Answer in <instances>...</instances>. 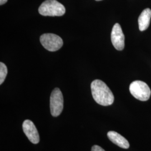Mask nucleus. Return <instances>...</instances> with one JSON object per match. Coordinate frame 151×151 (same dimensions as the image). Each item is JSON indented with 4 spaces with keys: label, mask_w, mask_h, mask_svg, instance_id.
<instances>
[{
    "label": "nucleus",
    "mask_w": 151,
    "mask_h": 151,
    "mask_svg": "<svg viewBox=\"0 0 151 151\" xmlns=\"http://www.w3.org/2000/svg\"><path fill=\"white\" fill-rule=\"evenodd\" d=\"M50 113L52 116H59L63 109V97L61 91L55 88L52 92L50 97Z\"/></svg>",
    "instance_id": "nucleus-5"
},
{
    "label": "nucleus",
    "mask_w": 151,
    "mask_h": 151,
    "mask_svg": "<svg viewBox=\"0 0 151 151\" xmlns=\"http://www.w3.org/2000/svg\"><path fill=\"white\" fill-rule=\"evenodd\" d=\"M96 1H101V0H96Z\"/></svg>",
    "instance_id": "nucleus-13"
},
{
    "label": "nucleus",
    "mask_w": 151,
    "mask_h": 151,
    "mask_svg": "<svg viewBox=\"0 0 151 151\" xmlns=\"http://www.w3.org/2000/svg\"><path fill=\"white\" fill-rule=\"evenodd\" d=\"M151 10L146 9L142 12L138 18V25L140 31H145L150 26L151 22Z\"/></svg>",
    "instance_id": "nucleus-9"
},
{
    "label": "nucleus",
    "mask_w": 151,
    "mask_h": 151,
    "mask_svg": "<svg viewBox=\"0 0 151 151\" xmlns=\"http://www.w3.org/2000/svg\"><path fill=\"white\" fill-rule=\"evenodd\" d=\"M7 0H0V5H4L7 2Z\"/></svg>",
    "instance_id": "nucleus-12"
},
{
    "label": "nucleus",
    "mask_w": 151,
    "mask_h": 151,
    "mask_svg": "<svg viewBox=\"0 0 151 151\" xmlns=\"http://www.w3.org/2000/svg\"><path fill=\"white\" fill-rule=\"evenodd\" d=\"M92 95L95 101L102 106H109L114 101L113 93L105 83L95 80L91 84Z\"/></svg>",
    "instance_id": "nucleus-1"
},
{
    "label": "nucleus",
    "mask_w": 151,
    "mask_h": 151,
    "mask_svg": "<svg viewBox=\"0 0 151 151\" xmlns=\"http://www.w3.org/2000/svg\"><path fill=\"white\" fill-rule=\"evenodd\" d=\"M91 151H105L101 147L95 145L92 147Z\"/></svg>",
    "instance_id": "nucleus-11"
},
{
    "label": "nucleus",
    "mask_w": 151,
    "mask_h": 151,
    "mask_svg": "<svg viewBox=\"0 0 151 151\" xmlns=\"http://www.w3.org/2000/svg\"><path fill=\"white\" fill-rule=\"evenodd\" d=\"M7 74V67L4 63H0V85H2V83L5 80L6 76Z\"/></svg>",
    "instance_id": "nucleus-10"
},
{
    "label": "nucleus",
    "mask_w": 151,
    "mask_h": 151,
    "mask_svg": "<svg viewBox=\"0 0 151 151\" xmlns=\"http://www.w3.org/2000/svg\"><path fill=\"white\" fill-rule=\"evenodd\" d=\"M22 129L28 139L34 144H38L40 140L38 130L32 121L25 120L22 124Z\"/></svg>",
    "instance_id": "nucleus-7"
},
{
    "label": "nucleus",
    "mask_w": 151,
    "mask_h": 151,
    "mask_svg": "<svg viewBox=\"0 0 151 151\" xmlns=\"http://www.w3.org/2000/svg\"><path fill=\"white\" fill-rule=\"evenodd\" d=\"M40 42L44 48L50 52H55L63 46L62 39L58 35L52 34H44L40 37Z\"/></svg>",
    "instance_id": "nucleus-4"
},
{
    "label": "nucleus",
    "mask_w": 151,
    "mask_h": 151,
    "mask_svg": "<svg viewBox=\"0 0 151 151\" xmlns=\"http://www.w3.org/2000/svg\"><path fill=\"white\" fill-rule=\"evenodd\" d=\"M124 39V34L120 24H115L111 33V40L115 48L118 50H122L125 46Z\"/></svg>",
    "instance_id": "nucleus-6"
},
{
    "label": "nucleus",
    "mask_w": 151,
    "mask_h": 151,
    "mask_svg": "<svg viewBox=\"0 0 151 151\" xmlns=\"http://www.w3.org/2000/svg\"><path fill=\"white\" fill-rule=\"evenodd\" d=\"M130 92L135 99L145 101L151 96V91L148 85L141 81H133L129 86Z\"/></svg>",
    "instance_id": "nucleus-3"
},
{
    "label": "nucleus",
    "mask_w": 151,
    "mask_h": 151,
    "mask_svg": "<svg viewBox=\"0 0 151 151\" xmlns=\"http://www.w3.org/2000/svg\"><path fill=\"white\" fill-rule=\"evenodd\" d=\"M38 11L43 16H61L65 14V9L56 0H46L40 6Z\"/></svg>",
    "instance_id": "nucleus-2"
},
{
    "label": "nucleus",
    "mask_w": 151,
    "mask_h": 151,
    "mask_svg": "<svg viewBox=\"0 0 151 151\" xmlns=\"http://www.w3.org/2000/svg\"><path fill=\"white\" fill-rule=\"evenodd\" d=\"M108 137L115 145L119 146V147L128 149L129 147V143L124 137L120 135L116 132L110 131L107 134Z\"/></svg>",
    "instance_id": "nucleus-8"
}]
</instances>
